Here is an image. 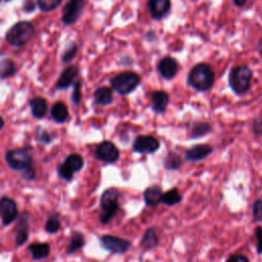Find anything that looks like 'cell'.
<instances>
[{
	"instance_id": "40",
	"label": "cell",
	"mask_w": 262,
	"mask_h": 262,
	"mask_svg": "<svg viewBox=\"0 0 262 262\" xmlns=\"http://www.w3.org/2000/svg\"><path fill=\"white\" fill-rule=\"evenodd\" d=\"M257 50H258V52H259V54L261 55V57H262V39L258 42V44H257Z\"/></svg>"
},
{
	"instance_id": "27",
	"label": "cell",
	"mask_w": 262,
	"mask_h": 262,
	"mask_svg": "<svg viewBox=\"0 0 262 262\" xmlns=\"http://www.w3.org/2000/svg\"><path fill=\"white\" fill-rule=\"evenodd\" d=\"M183 165V160L177 153H169L164 160V167L168 170H178Z\"/></svg>"
},
{
	"instance_id": "34",
	"label": "cell",
	"mask_w": 262,
	"mask_h": 262,
	"mask_svg": "<svg viewBox=\"0 0 262 262\" xmlns=\"http://www.w3.org/2000/svg\"><path fill=\"white\" fill-rule=\"evenodd\" d=\"M72 101L76 105H78L81 101V82L78 81L74 84V91H73V96H72Z\"/></svg>"
},
{
	"instance_id": "6",
	"label": "cell",
	"mask_w": 262,
	"mask_h": 262,
	"mask_svg": "<svg viewBox=\"0 0 262 262\" xmlns=\"http://www.w3.org/2000/svg\"><path fill=\"white\" fill-rule=\"evenodd\" d=\"M112 89L121 96L131 94L136 90L140 82V78L133 72H124L111 79Z\"/></svg>"
},
{
	"instance_id": "30",
	"label": "cell",
	"mask_w": 262,
	"mask_h": 262,
	"mask_svg": "<svg viewBox=\"0 0 262 262\" xmlns=\"http://www.w3.org/2000/svg\"><path fill=\"white\" fill-rule=\"evenodd\" d=\"M63 0H37L39 9L42 12H52L60 7Z\"/></svg>"
},
{
	"instance_id": "22",
	"label": "cell",
	"mask_w": 262,
	"mask_h": 262,
	"mask_svg": "<svg viewBox=\"0 0 262 262\" xmlns=\"http://www.w3.org/2000/svg\"><path fill=\"white\" fill-rule=\"evenodd\" d=\"M32 115L37 119H42L47 112V103L43 98H35L30 101Z\"/></svg>"
},
{
	"instance_id": "10",
	"label": "cell",
	"mask_w": 262,
	"mask_h": 262,
	"mask_svg": "<svg viewBox=\"0 0 262 262\" xmlns=\"http://www.w3.org/2000/svg\"><path fill=\"white\" fill-rule=\"evenodd\" d=\"M132 148L138 154H154L159 150L160 142L154 136L140 135L134 139Z\"/></svg>"
},
{
	"instance_id": "38",
	"label": "cell",
	"mask_w": 262,
	"mask_h": 262,
	"mask_svg": "<svg viewBox=\"0 0 262 262\" xmlns=\"http://www.w3.org/2000/svg\"><path fill=\"white\" fill-rule=\"evenodd\" d=\"M24 9H25V11L28 12V13L33 12V11L35 10V4H34V2H32V0H26Z\"/></svg>"
},
{
	"instance_id": "33",
	"label": "cell",
	"mask_w": 262,
	"mask_h": 262,
	"mask_svg": "<svg viewBox=\"0 0 262 262\" xmlns=\"http://www.w3.org/2000/svg\"><path fill=\"white\" fill-rule=\"evenodd\" d=\"M253 220L255 222L262 221V200H256L253 204Z\"/></svg>"
},
{
	"instance_id": "1",
	"label": "cell",
	"mask_w": 262,
	"mask_h": 262,
	"mask_svg": "<svg viewBox=\"0 0 262 262\" xmlns=\"http://www.w3.org/2000/svg\"><path fill=\"white\" fill-rule=\"evenodd\" d=\"M9 166L18 171H23V178L26 181H32L35 178L33 168V157L31 155V148H22L9 151L6 155Z\"/></svg>"
},
{
	"instance_id": "31",
	"label": "cell",
	"mask_w": 262,
	"mask_h": 262,
	"mask_svg": "<svg viewBox=\"0 0 262 262\" xmlns=\"http://www.w3.org/2000/svg\"><path fill=\"white\" fill-rule=\"evenodd\" d=\"M61 228V221L57 215H52L50 216L47 221H46V225H45V229L47 230V232L49 234H55L60 230Z\"/></svg>"
},
{
	"instance_id": "36",
	"label": "cell",
	"mask_w": 262,
	"mask_h": 262,
	"mask_svg": "<svg viewBox=\"0 0 262 262\" xmlns=\"http://www.w3.org/2000/svg\"><path fill=\"white\" fill-rule=\"evenodd\" d=\"M36 137H37V139H38L39 141L44 142V143H49V142L51 141V136H50V134H49L46 130H44V129H39V130H38V133H37V135H36Z\"/></svg>"
},
{
	"instance_id": "13",
	"label": "cell",
	"mask_w": 262,
	"mask_h": 262,
	"mask_svg": "<svg viewBox=\"0 0 262 262\" xmlns=\"http://www.w3.org/2000/svg\"><path fill=\"white\" fill-rule=\"evenodd\" d=\"M148 8L154 20H161L166 17L171 9L170 0H149Z\"/></svg>"
},
{
	"instance_id": "32",
	"label": "cell",
	"mask_w": 262,
	"mask_h": 262,
	"mask_svg": "<svg viewBox=\"0 0 262 262\" xmlns=\"http://www.w3.org/2000/svg\"><path fill=\"white\" fill-rule=\"evenodd\" d=\"M77 51H78V47H77L76 43H71L70 45H68V47L65 49V51L62 55L63 62H65V63L71 62L76 56Z\"/></svg>"
},
{
	"instance_id": "5",
	"label": "cell",
	"mask_w": 262,
	"mask_h": 262,
	"mask_svg": "<svg viewBox=\"0 0 262 262\" xmlns=\"http://www.w3.org/2000/svg\"><path fill=\"white\" fill-rule=\"evenodd\" d=\"M34 26L29 22H19L14 25L6 35L7 41L13 46H23L33 37Z\"/></svg>"
},
{
	"instance_id": "11",
	"label": "cell",
	"mask_w": 262,
	"mask_h": 262,
	"mask_svg": "<svg viewBox=\"0 0 262 262\" xmlns=\"http://www.w3.org/2000/svg\"><path fill=\"white\" fill-rule=\"evenodd\" d=\"M96 156L106 163H115L119 160L120 154L112 141H103L96 149Z\"/></svg>"
},
{
	"instance_id": "18",
	"label": "cell",
	"mask_w": 262,
	"mask_h": 262,
	"mask_svg": "<svg viewBox=\"0 0 262 262\" xmlns=\"http://www.w3.org/2000/svg\"><path fill=\"white\" fill-rule=\"evenodd\" d=\"M151 103L153 110L158 113H164L169 104V96L167 93L162 91H157L151 94Z\"/></svg>"
},
{
	"instance_id": "41",
	"label": "cell",
	"mask_w": 262,
	"mask_h": 262,
	"mask_svg": "<svg viewBox=\"0 0 262 262\" xmlns=\"http://www.w3.org/2000/svg\"><path fill=\"white\" fill-rule=\"evenodd\" d=\"M4 125H5V121H4V119L2 117H0V129L4 127Z\"/></svg>"
},
{
	"instance_id": "15",
	"label": "cell",
	"mask_w": 262,
	"mask_h": 262,
	"mask_svg": "<svg viewBox=\"0 0 262 262\" xmlns=\"http://www.w3.org/2000/svg\"><path fill=\"white\" fill-rule=\"evenodd\" d=\"M179 70V64L177 60L171 56L163 57L158 64V72L165 79H172L177 75Z\"/></svg>"
},
{
	"instance_id": "3",
	"label": "cell",
	"mask_w": 262,
	"mask_h": 262,
	"mask_svg": "<svg viewBox=\"0 0 262 262\" xmlns=\"http://www.w3.org/2000/svg\"><path fill=\"white\" fill-rule=\"evenodd\" d=\"M252 78L253 73L248 66L242 65L235 67L231 69L228 76V83L231 91L238 96L246 94L250 90Z\"/></svg>"
},
{
	"instance_id": "26",
	"label": "cell",
	"mask_w": 262,
	"mask_h": 262,
	"mask_svg": "<svg viewBox=\"0 0 262 262\" xmlns=\"http://www.w3.org/2000/svg\"><path fill=\"white\" fill-rule=\"evenodd\" d=\"M16 65L12 60H0V79H7L16 74Z\"/></svg>"
},
{
	"instance_id": "8",
	"label": "cell",
	"mask_w": 262,
	"mask_h": 262,
	"mask_svg": "<svg viewBox=\"0 0 262 262\" xmlns=\"http://www.w3.org/2000/svg\"><path fill=\"white\" fill-rule=\"evenodd\" d=\"M101 244L104 249L112 254H124L130 249L131 246L129 241L110 235L103 236L101 238Z\"/></svg>"
},
{
	"instance_id": "12",
	"label": "cell",
	"mask_w": 262,
	"mask_h": 262,
	"mask_svg": "<svg viewBox=\"0 0 262 262\" xmlns=\"http://www.w3.org/2000/svg\"><path fill=\"white\" fill-rule=\"evenodd\" d=\"M0 216H2L3 222L6 225H9L16 220L18 216V208L14 200L7 197L0 200Z\"/></svg>"
},
{
	"instance_id": "35",
	"label": "cell",
	"mask_w": 262,
	"mask_h": 262,
	"mask_svg": "<svg viewBox=\"0 0 262 262\" xmlns=\"http://www.w3.org/2000/svg\"><path fill=\"white\" fill-rule=\"evenodd\" d=\"M255 238L257 241V253L262 254V226H257L255 228Z\"/></svg>"
},
{
	"instance_id": "28",
	"label": "cell",
	"mask_w": 262,
	"mask_h": 262,
	"mask_svg": "<svg viewBox=\"0 0 262 262\" xmlns=\"http://www.w3.org/2000/svg\"><path fill=\"white\" fill-rule=\"evenodd\" d=\"M84 246V238L80 232H74L70 239L69 246L67 248V254H72Z\"/></svg>"
},
{
	"instance_id": "9",
	"label": "cell",
	"mask_w": 262,
	"mask_h": 262,
	"mask_svg": "<svg viewBox=\"0 0 262 262\" xmlns=\"http://www.w3.org/2000/svg\"><path fill=\"white\" fill-rule=\"evenodd\" d=\"M85 0H69L64 8L62 21L66 25L75 24L81 17L85 8Z\"/></svg>"
},
{
	"instance_id": "2",
	"label": "cell",
	"mask_w": 262,
	"mask_h": 262,
	"mask_svg": "<svg viewBox=\"0 0 262 262\" xmlns=\"http://www.w3.org/2000/svg\"><path fill=\"white\" fill-rule=\"evenodd\" d=\"M215 75L207 64H198L190 72L188 82L191 87L198 92H207L214 84Z\"/></svg>"
},
{
	"instance_id": "21",
	"label": "cell",
	"mask_w": 262,
	"mask_h": 262,
	"mask_svg": "<svg viewBox=\"0 0 262 262\" xmlns=\"http://www.w3.org/2000/svg\"><path fill=\"white\" fill-rule=\"evenodd\" d=\"M95 103L100 106H108L113 101V93L109 87H100L94 95Z\"/></svg>"
},
{
	"instance_id": "4",
	"label": "cell",
	"mask_w": 262,
	"mask_h": 262,
	"mask_svg": "<svg viewBox=\"0 0 262 262\" xmlns=\"http://www.w3.org/2000/svg\"><path fill=\"white\" fill-rule=\"evenodd\" d=\"M102 213L100 220L103 224L109 223L119 210V192L115 188L106 190L101 197Z\"/></svg>"
},
{
	"instance_id": "25",
	"label": "cell",
	"mask_w": 262,
	"mask_h": 262,
	"mask_svg": "<svg viewBox=\"0 0 262 262\" xmlns=\"http://www.w3.org/2000/svg\"><path fill=\"white\" fill-rule=\"evenodd\" d=\"M182 200H183V196L180 193V191L176 188L162 194V197H161V203L166 206L178 205L182 202Z\"/></svg>"
},
{
	"instance_id": "14",
	"label": "cell",
	"mask_w": 262,
	"mask_h": 262,
	"mask_svg": "<svg viewBox=\"0 0 262 262\" xmlns=\"http://www.w3.org/2000/svg\"><path fill=\"white\" fill-rule=\"evenodd\" d=\"M29 237V214L24 212L18 221L15 230V241L17 246H22L25 244Z\"/></svg>"
},
{
	"instance_id": "29",
	"label": "cell",
	"mask_w": 262,
	"mask_h": 262,
	"mask_svg": "<svg viewBox=\"0 0 262 262\" xmlns=\"http://www.w3.org/2000/svg\"><path fill=\"white\" fill-rule=\"evenodd\" d=\"M211 131V125L206 122H197L192 127V137L198 138L208 134Z\"/></svg>"
},
{
	"instance_id": "43",
	"label": "cell",
	"mask_w": 262,
	"mask_h": 262,
	"mask_svg": "<svg viewBox=\"0 0 262 262\" xmlns=\"http://www.w3.org/2000/svg\"><path fill=\"white\" fill-rule=\"evenodd\" d=\"M0 2H2V0H0Z\"/></svg>"
},
{
	"instance_id": "42",
	"label": "cell",
	"mask_w": 262,
	"mask_h": 262,
	"mask_svg": "<svg viewBox=\"0 0 262 262\" xmlns=\"http://www.w3.org/2000/svg\"><path fill=\"white\" fill-rule=\"evenodd\" d=\"M7 2H11V0H7Z\"/></svg>"
},
{
	"instance_id": "17",
	"label": "cell",
	"mask_w": 262,
	"mask_h": 262,
	"mask_svg": "<svg viewBox=\"0 0 262 262\" xmlns=\"http://www.w3.org/2000/svg\"><path fill=\"white\" fill-rule=\"evenodd\" d=\"M78 76V68L76 66H70L64 70V72L61 74L57 82L55 83L56 90L63 91L67 90L68 87H70L76 77Z\"/></svg>"
},
{
	"instance_id": "37",
	"label": "cell",
	"mask_w": 262,
	"mask_h": 262,
	"mask_svg": "<svg viewBox=\"0 0 262 262\" xmlns=\"http://www.w3.org/2000/svg\"><path fill=\"white\" fill-rule=\"evenodd\" d=\"M225 262H250V260L245 255L236 254V255H231L230 257H228Z\"/></svg>"
},
{
	"instance_id": "20",
	"label": "cell",
	"mask_w": 262,
	"mask_h": 262,
	"mask_svg": "<svg viewBox=\"0 0 262 262\" xmlns=\"http://www.w3.org/2000/svg\"><path fill=\"white\" fill-rule=\"evenodd\" d=\"M29 252L35 260L44 259L50 253V246L46 243H34L29 246Z\"/></svg>"
},
{
	"instance_id": "19",
	"label": "cell",
	"mask_w": 262,
	"mask_h": 262,
	"mask_svg": "<svg viewBox=\"0 0 262 262\" xmlns=\"http://www.w3.org/2000/svg\"><path fill=\"white\" fill-rule=\"evenodd\" d=\"M162 191L158 186H151L143 192V199L149 207H156L161 203Z\"/></svg>"
},
{
	"instance_id": "23",
	"label": "cell",
	"mask_w": 262,
	"mask_h": 262,
	"mask_svg": "<svg viewBox=\"0 0 262 262\" xmlns=\"http://www.w3.org/2000/svg\"><path fill=\"white\" fill-rule=\"evenodd\" d=\"M159 245V239L154 228H148L140 240V246L144 250H152Z\"/></svg>"
},
{
	"instance_id": "7",
	"label": "cell",
	"mask_w": 262,
	"mask_h": 262,
	"mask_svg": "<svg viewBox=\"0 0 262 262\" xmlns=\"http://www.w3.org/2000/svg\"><path fill=\"white\" fill-rule=\"evenodd\" d=\"M84 166V160L79 154H72L67 157L64 163H62L57 168L59 176L67 181L71 182L73 179V174L80 171Z\"/></svg>"
},
{
	"instance_id": "39",
	"label": "cell",
	"mask_w": 262,
	"mask_h": 262,
	"mask_svg": "<svg viewBox=\"0 0 262 262\" xmlns=\"http://www.w3.org/2000/svg\"><path fill=\"white\" fill-rule=\"evenodd\" d=\"M246 3H247V0H234V4H235L237 7H239V8L244 7Z\"/></svg>"
},
{
	"instance_id": "16",
	"label": "cell",
	"mask_w": 262,
	"mask_h": 262,
	"mask_svg": "<svg viewBox=\"0 0 262 262\" xmlns=\"http://www.w3.org/2000/svg\"><path fill=\"white\" fill-rule=\"evenodd\" d=\"M212 148L208 144H197L187 150L185 157L190 162H198L207 158L212 153Z\"/></svg>"
},
{
	"instance_id": "24",
	"label": "cell",
	"mask_w": 262,
	"mask_h": 262,
	"mask_svg": "<svg viewBox=\"0 0 262 262\" xmlns=\"http://www.w3.org/2000/svg\"><path fill=\"white\" fill-rule=\"evenodd\" d=\"M51 117L56 123L66 122L69 118L68 107L62 102L55 103L51 108Z\"/></svg>"
}]
</instances>
